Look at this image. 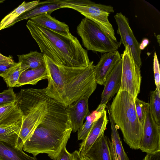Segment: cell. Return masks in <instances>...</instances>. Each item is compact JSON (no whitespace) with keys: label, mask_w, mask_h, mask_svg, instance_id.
Returning <instances> with one entry per match:
<instances>
[{"label":"cell","mask_w":160,"mask_h":160,"mask_svg":"<svg viewBox=\"0 0 160 160\" xmlns=\"http://www.w3.org/2000/svg\"><path fill=\"white\" fill-rule=\"evenodd\" d=\"M150 93V110L155 122L160 126V92L156 88Z\"/></svg>","instance_id":"obj_26"},{"label":"cell","mask_w":160,"mask_h":160,"mask_svg":"<svg viewBox=\"0 0 160 160\" xmlns=\"http://www.w3.org/2000/svg\"><path fill=\"white\" fill-rule=\"evenodd\" d=\"M149 43L148 39L145 38L143 39L141 43L139 44V48L141 51L143 50Z\"/></svg>","instance_id":"obj_34"},{"label":"cell","mask_w":160,"mask_h":160,"mask_svg":"<svg viewBox=\"0 0 160 160\" xmlns=\"http://www.w3.org/2000/svg\"><path fill=\"white\" fill-rule=\"evenodd\" d=\"M114 18L118 26L117 33L121 37L120 42L124 45L125 48L127 47L131 50L136 64L140 68L142 62L141 58V51L139 48L140 43L130 27L128 18L121 12L117 13Z\"/></svg>","instance_id":"obj_8"},{"label":"cell","mask_w":160,"mask_h":160,"mask_svg":"<svg viewBox=\"0 0 160 160\" xmlns=\"http://www.w3.org/2000/svg\"><path fill=\"white\" fill-rule=\"evenodd\" d=\"M66 146L62 148L56 160H73L72 154L67 151Z\"/></svg>","instance_id":"obj_30"},{"label":"cell","mask_w":160,"mask_h":160,"mask_svg":"<svg viewBox=\"0 0 160 160\" xmlns=\"http://www.w3.org/2000/svg\"><path fill=\"white\" fill-rule=\"evenodd\" d=\"M26 26L41 52L56 63L72 68H84L90 64L87 51L71 33L63 35L32 22Z\"/></svg>","instance_id":"obj_3"},{"label":"cell","mask_w":160,"mask_h":160,"mask_svg":"<svg viewBox=\"0 0 160 160\" xmlns=\"http://www.w3.org/2000/svg\"><path fill=\"white\" fill-rule=\"evenodd\" d=\"M16 62L13 63H0V77L7 72L10 68L15 65Z\"/></svg>","instance_id":"obj_31"},{"label":"cell","mask_w":160,"mask_h":160,"mask_svg":"<svg viewBox=\"0 0 160 160\" xmlns=\"http://www.w3.org/2000/svg\"><path fill=\"white\" fill-rule=\"evenodd\" d=\"M118 160H121L119 156H118Z\"/></svg>","instance_id":"obj_38"},{"label":"cell","mask_w":160,"mask_h":160,"mask_svg":"<svg viewBox=\"0 0 160 160\" xmlns=\"http://www.w3.org/2000/svg\"><path fill=\"white\" fill-rule=\"evenodd\" d=\"M107 108L112 120L122 133L124 142L133 149H139L143 125L138 118L135 100L128 92L119 90Z\"/></svg>","instance_id":"obj_4"},{"label":"cell","mask_w":160,"mask_h":160,"mask_svg":"<svg viewBox=\"0 0 160 160\" xmlns=\"http://www.w3.org/2000/svg\"><path fill=\"white\" fill-rule=\"evenodd\" d=\"M30 20L37 25L57 33L65 35H68L71 33L67 24L52 17L50 14H43Z\"/></svg>","instance_id":"obj_16"},{"label":"cell","mask_w":160,"mask_h":160,"mask_svg":"<svg viewBox=\"0 0 160 160\" xmlns=\"http://www.w3.org/2000/svg\"><path fill=\"white\" fill-rule=\"evenodd\" d=\"M16 95L12 88H9L0 93V107L12 103L16 100Z\"/></svg>","instance_id":"obj_28"},{"label":"cell","mask_w":160,"mask_h":160,"mask_svg":"<svg viewBox=\"0 0 160 160\" xmlns=\"http://www.w3.org/2000/svg\"><path fill=\"white\" fill-rule=\"evenodd\" d=\"M23 114L16 101L0 107V126L9 125L21 120Z\"/></svg>","instance_id":"obj_17"},{"label":"cell","mask_w":160,"mask_h":160,"mask_svg":"<svg viewBox=\"0 0 160 160\" xmlns=\"http://www.w3.org/2000/svg\"><path fill=\"white\" fill-rule=\"evenodd\" d=\"M40 1L36 0L29 2H23L2 20L0 22V31L10 27L11 24L22 14L34 8Z\"/></svg>","instance_id":"obj_21"},{"label":"cell","mask_w":160,"mask_h":160,"mask_svg":"<svg viewBox=\"0 0 160 160\" xmlns=\"http://www.w3.org/2000/svg\"><path fill=\"white\" fill-rule=\"evenodd\" d=\"M107 103L99 104L97 109L86 118L82 126L78 130V140H84L86 138L95 122L101 116Z\"/></svg>","instance_id":"obj_22"},{"label":"cell","mask_w":160,"mask_h":160,"mask_svg":"<svg viewBox=\"0 0 160 160\" xmlns=\"http://www.w3.org/2000/svg\"><path fill=\"white\" fill-rule=\"evenodd\" d=\"M122 78L120 90L129 93L134 100L140 92L142 81L141 70L136 64L131 50L125 48L122 55Z\"/></svg>","instance_id":"obj_7"},{"label":"cell","mask_w":160,"mask_h":160,"mask_svg":"<svg viewBox=\"0 0 160 160\" xmlns=\"http://www.w3.org/2000/svg\"><path fill=\"white\" fill-rule=\"evenodd\" d=\"M108 112L111 126L112 154L113 160H117L118 156L121 160H129L123 148L118 128L113 122L109 112Z\"/></svg>","instance_id":"obj_20"},{"label":"cell","mask_w":160,"mask_h":160,"mask_svg":"<svg viewBox=\"0 0 160 160\" xmlns=\"http://www.w3.org/2000/svg\"><path fill=\"white\" fill-rule=\"evenodd\" d=\"M18 62L28 66L30 69L38 68L45 65L44 55L42 52L31 51L28 54L18 55Z\"/></svg>","instance_id":"obj_24"},{"label":"cell","mask_w":160,"mask_h":160,"mask_svg":"<svg viewBox=\"0 0 160 160\" xmlns=\"http://www.w3.org/2000/svg\"><path fill=\"white\" fill-rule=\"evenodd\" d=\"M84 46L88 50L101 53L118 50L121 43L110 37L98 24L85 18L77 28Z\"/></svg>","instance_id":"obj_5"},{"label":"cell","mask_w":160,"mask_h":160,"mask_svg":"<svg viewBox=\"0 0 160 160\" xmlns=\"http://www.w3.org/2000/svg\"><path fill=\"white\" fill-rule=\"evenodd\" d=\"M122 70L121 59L108 76L105 81L100 104L108 103L120 90L121 82Z\"/></svg>","instance_id":"obj_12"},{"label":"cell","mask_w":160,"mask_h":160,"mask_svg":"<svg viewBox=\"0 0 160 160\" xmlns=\"http://www.w3.org/2000/svg\"><path fill=\"white\" fill-rule=\"evenodd\" d=\"M0 160H37L36 157H31L22 150L12 145L0 141Z\"/></svg>","instance_id":"obj_19"},{"label":"cell","mask_w":160,"mask_h":160,"mask_svg":"<svg viewBox=\"0 0 160 160\" xmlns=\"http://www.w3.org/2000/svg\"><path fill=\"white\" fill-rule=\"evenodd\" d=\"M83 158L84 160H91L89 158H88L86 156H85Z\"/></svg>","instance_id":"obj_36"},{"label":"cell","mask_w":160,"mask_h":160,"mask_svg":"<svg viewBox=\"0 0 160 160\" xmlns=\"http://www.w3.org/2000/svg\"><path fill=\"white\" fill-rule=\"evenodd\" d=\"M157 39L158 41V43L159 44V40H160V35H157Z\"/></svg>","instance_id":"obj_37"},{"label":"cell","mask_w":160,"mask_h":160,"mask_svg":"<svg viewBox=\"0 0 160 160\" xmlns=\"http://www.w3.org/2000/svg\"><path fill=\"white\" fill-rule=\"evenodd\" d=\"M48 83L46 95L65 108L79 99L97 83L93 61L84 68H72L58 64L44 55Z\"/></svg>","instance_id":"obj_2"},{"label":"cell","mask_w":160,"mask_h":160,"mask_svg":"<svg viewBox=\"0 0 160 160\" xmlns=\"http://www.w3.org/2000/svg\"><path fill=\"white\" fill-rule=\"evenodd\" d=\"M143 160H160V151L152 153H147Z\"/></svg>","instance_id":"obj_32"},{"label":"cell","mask_w":160,"mask_h":160,"mask_svg":"<svg viewBox=\"0 0 160 160\" xmlns=\"http://www.w3.org/2000/svg\"><path fill=\"white\" fill-rule=\"evenodd\" d=\"M112 148L111 142L103 134L93 144L85 156L91 160H113Z\"/></svg>","instance_id":"obj_15"},{"label":"cell","mask_w":160,"mask_h":160,"mask_svg":"<svg viewBox=\"0 0 160 160\" xmlns=\"http://www.w3.org/2000/svg\"><path fill=\"white\" fill-rule=\"evenodd\" d=\"M139 149L147 153L160 151V126L154 120L149 107L143 126Z\"/></svg>","instance_id":"obj_9"},{"label":"cell","mask_w":160,"mask_h":160,"mask_svg":"<svg viewBox=\"0 0 160 160\" xmlns=\"http://www.w3.org/2000/svg\"><path fill=\"white\" fill-rule=\"evenodd\" d=\"M66 0H48L39 2L38 4L32 9L22 14L11 24L10 27L17 22L24 20L30 19L36 16L52 12L58 9L65 8Z\"/></svg>","instance_id":"obj_14"},{"label":"cell","mask_w":160,"mask_h":160,"mask_svg":"<svg viewBox=\"0 0 160 160\" xmlns=\"http://www.w3.org/2000/svg\"><path fill=\"white\" fill-rule=\"evenodd\" d=\"M97 83L91 87L79 99L66 108L70 120L72 131L75 132L82 126L84 119L91 113L88 104L90 96L95 90Z\"/></svg>","instance_id":"obj_10"},{"label":"cell","mask_w":160,"mask_h":160,"mask_svg":"<svg viewBox=\"0 0 160 160\" xmlns=\"http://www.w3.org/2000/svg\"><path fill=\"white\" fill-rule=\"evenodd\" d=\"M46 79H48V74L45 65L38 68L24 71L20 75L15 87L27 84L35 85L39 81Z\"/></svg>","instance_id":"obj_18"},{"label":"cell","mask_w":160,"mask_h":160,"mask_svg":"<svg viewBox=\"0 0 160 160\" xmlns=\"http://www.w3.org/2000/svg\"><path fill=\"white\" fill-rule=\"evenodd\" d=\"M29 69L28 66L18 62L0 77L3 78L8 87L12 88L15 87L21 73Z\"/></svg>","instance_id":"obj_25"},{"label":"cell","mask_w":160,"mask_h":160,"mask_svg":"<svg viewBox=\"0 0 160 160\" xmlns=\"http://www.w3.org/2000/svg\"><path fill=\"white\" fill-rule=\"evenodd\" d=\"M72 154L73 156V160H84L83 158L80 155L78 151L75 150Z\"/></svg>","instance_id":"obj_35"},{"label":"cell","mask_w":160,"mask_h":160,"mask_svg":"<svg viewBox=\"0 0 160 160\" xmlns=\"http://www.w3.org/2000/svg\"><path fill=\"white\" fill-rule=\"evenodd\" d=\"M22 119L10 125L0 126V141L10 144L16 148Z\"/></svg>","instance_id":"obj_23"},{"label":"cell","mask_w":160,"mask_h":160,"mask_svg":"<svg viewBox=\"0 0 160 160\" xmlns=\"http://www.w3.org/2000/svg\"><path fill=\"white\" fill-rule=\"evenodd\" d=\"M108 120L106 110H104L101 116L95 122L86 138L80 144L78 152L83 158L88 151L97 139L104 134Z\"/></svg>","instance_id":"obj_13"},{"label":"cell","mask_w":160,"mask_h":160,"mask_svg":"<svg viewBox=\"0 0 160 160\" xmlns=\"http://www.w3.org/2000/svg\"><path fill=\"white\" fill-rule=\"evenodd\" d=\"M14 62L11 56L6 57L0 53V63H13Z\"/></svg>","instance_id":"obj_33"},{"label":"cell","mask_w":160,"mask_h":160,"mask_svg":"<svg viewBox=\"0 0 160 160\" xmlns=\"http://www.w3.org/2000/svg\"><path fill=\"white\" fill-rule=\"evenodd\" d=\"M65 8L75 10L98 25L112 39L117 40L108 17L114 11L112 7L88 0H66Z\"/></svg>","instance_id":"obj_6"},{"label":"cell","mask_w":160,"mask_h":160,"mask_svg":"<svg viewBox=\"0 0 160 160\" xmlns=\"http://www.w3.org/2000/svg\"><path fill=\"white\" fill-rule=\"evenodd\" d=\"M153 69L156 88L160 92V74L159 64L156 52L154 54Z\"/></svg>","instance_id":"obj_29"},{"label":"cell","mask_w":160,"mask_h":160,"mask_svg":"<svg viewBox=\"0 0 160 160\" xmlns=\"http://www.w3.org/2000/svg\"><path fill=\"white\" fill-rule=\"evenodd\" d=\"M46 99L45 115L24 143L23 149L35 157L39 153H47L51 159L56 160L67 144L72 126L66 108L48 96Z\"/></svg>","instance_id":"obj_1"},{"label":"cell","mask_w":160,"mask_h":160,"mask_svg":"<svg viewBox=\"0 0 160 160\" xmlns=\"http://www.w3.org/2000/svg\"><path fill=\"white\" fill-rule=\"evenodd\" d=\"M135 105L138 119L141 124L143 126L146 115L149 108V104L137 98L135 99Z\"/></svg>","instance_id":"obj_27"},{"label":"cell","mask_w":160,"mask_h":160,"mask_svg":"<svg viewBox=\"0 0 160 160\" xmlns=\"http://www.w3.org/2000/svg\"><path fill=\"white\" fill-rule=\"evenodd\" d=\"M121 59V57L118 50L102 54L98 63L94 65L96 83L104 86L108 76Z\"/></svg>","instance_id":"obj_11"}]
</instances>
